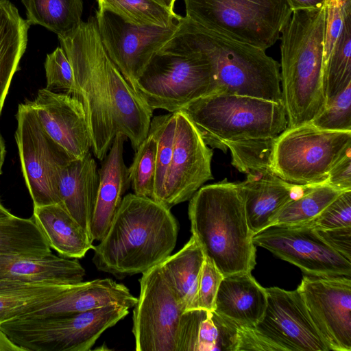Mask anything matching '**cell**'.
Instances as JSON below:
<instances>
[{
  "mask_svg": "<svg viewBox=\"0 0 351 351\" xmlns=\"http://www.w3.org/2000/svg\"><path fill=\"white\" fill-rule=\"evenodd\" d=\"M58 38L73 69V96L84 106L95 156L101 161L118 134L125 136L136 151L148 134L154 110L108 57L95 17Z\"/></svg>",
  "mask_w": 351,
  "mask_h": 351,
  "instance_id": "obj_1",
  "label": "cell"
},
{
  "mask_svg": "<svg viewBox=\"0 0 351 351\" xmlns=\"http://www.w3.org/2000/svg\"><path fill=\"white\" fill-rule=\"evenodd\" d=\"M178 222L170 211L151 198L123 197L93 262L99 271L118 278L143 274L160 264L173 250Z\"/></svg>",
  "mask_w": 351,
  "mask_h": 351,
  "instance_id": "obj_2",
  "label": "cell"
},
{
  "mask_svg": "<svg viewBox=\"0 0 351 351\" xmlns=\"http://www.w3.org/2000/svg\"><path fill=\"white\" fill-rule=\"evenodd\" d=\"M161 49L199 52L208 60L215 93L248 96L282 104L280 64L265 50L208 29L182 16Z\"/></svg>",
  "mask_w": 351,
  "mask_h": 351,
  "instance_id": "obj_3",
  "label": "cell"
},
{
  "mask_svg": "<svg viewBox=\"0 0 351 351\" xmlns=\"http://www.w3.org/2000/svg\"><path fill=\"white\" fill-rule=\"evenodd\" d=\"M326 2L292 11L280 30L282 104L288 125L310 123L326 107L323 45Z\"/></svg>",
  "mask_w": 351,
  "mask_h": 351,
  "instance_id": "obj_4",
  "label": "cell"
},
{
  "mask_svg": "<svg viewBox=\"0 0 351 351\" xmlns=\"http://www.w3.org/2000/svg\"><path fill=\"white\" fill-rule=\"evenodd\" d=\"M192 235L224 276L252 273L256 247L237 182H221L200 187L189 199Z\"/></svg>",
  "mask_w": 351,
  "mask_h": 351,
  "instance_id": "obj_5",
  "label": "cell"
},
{
  "mask_svg": "<svg viewBox=\"0 0 351 351\" xmlns=\"http://www.w3.org/2000/svg\"><path fill=\"white\" fill-rule=\"evenodd\" d=\"M180 110L208 146L225 153L228 142L276 137L288 125L283 104L233 94L206 95Z\"/></svg>",
  "mask_w": 351,
  "mask_h": 351,
  "instance_id": "obj_6",
  "label": "cell"
},
{
  "mask_svg": "<svg viewBox=\"0 0 351 351\" xmlns=\"http://www.w3.org/2000/svg\"><path fill=\"white\" fill-rule=\"evenodd\" d=\"M128 313V308L114 304L67 315L23 316L0 328L26 351H89Z\"/></svg>",
  "mask_w": 351,
  "mask_h": 351,
  "instance_id": "obj_7",
  "label": "cell"
},
{
  "mask_svg": "<svg viewBox=\"0 0 351 351\" xmlns=\"http://www.w3.org/2000/svg\"><path fill=\"white\" fill-rule=\"evenodd\" d=\"M134 90L152 110L175 112L199 97L215 93L216 86L204 55L160 49L137 80Z\"/></svg>",
  "mask_w": 351,
  "mask_h": 351,
  "instance_id": "obj_8",
  "label": "cell"
},
{
  "mask_svg": "<svg viewBox=\"0 0 351 351\" xmlns=\"http://www.w3.org/2000/svg\"><path fill=\"white\" fill-rule=\"evenodd\" d=\"M187 18L235 40L266 50L292 13L287 0H184Z\"/></svg>",
  "mask_w": 351,
  "mask_h": 351,
  "instance_id": "obj_9",
  "label": "cell"
},
{
  "mask_svg": "<svg viewBox=\"0 0 351 351\" xmlns=\"http://www.w3.org/2000/svg\"><path fill=\"white\" fill-rule=\"evenodd\" d=\"M351 131H330L311 123L287 127L276 137L272 168L299 186L324 183L335 164L351 150Z\"/></svg>",
  "mask_w": 351,
  "mask_h": 351,
  "instance_id": "obj_10",
  "label": "cell"
},
{
  "mask_svg": "<svg viewBox=\"0 0 351 351\" xmlns=\"http://www.w3.org/2000/svg\"><path fill=\"white\" fill-rule=\"evenodd\" d=\"M15 139L34 206L60 203L61 169L73 158L46 132L29 101L19 105Z\"/></svg>",
  "mask_w": 351,
  "mask_h": 351,
  "instance_id": "obj_11",
  "label": "cell"
},
{
  "mask_svg": "<svg viewBox=\"0 0 351 351\" xmlns=\"http://www.w3.org/2000/svg\"><path fill=\"white\" fill-rule=\"evenodd\" d=\"M140 294L133 310L136 351H177L184 306L159 265L142 274Z\"/></svg>",
  "mask_w": 351,
  "mask_h": 351,
  "instance_id": "obj_12",
  "label": "cell"
},
{
  "mask_svg": "<svg viewBox=\"0 0 351 351\" xmlns=\"http://www.w3.org/2000/svg\"><path fill=\"white\" fill-rule=\"evenodd\" d=\"M252 241L295 265L307 276L351 278V261L330 246L311 222L274 224L254 234Z\"/></svg>",
  "mask_w": 351,
  "mask_h": 351,
  "instance_id": "obj_13",
  "label": "cell"
},
{
  "mask_svg": "<svg viewBox=\"0 0 351 351\" xmlns=\"http://www.w3.org/2000/svg\"><path fill=\"white\" fill-rule=\"evenodd\" d=\"M95 19L108 57L134 89L150 60L174 35L179 23L167 27L136 25L103 8H98Z\"/></svg>",
  "mask_w": 351,
  "mask_h": 351,
  "instance_id": "obj_14",
  "label": "cell"
},
{
  "mask_svg": "<svg viewBox=\"0 0 351 351\" xmlns=\"http://www.w3.org/2000/svg\"><path fill=\"white\" fill-rule=\"evenodd\" d=\"M267 304L262 319L254 326L280 351H330L313 324L300 292L265 288Z\"/></svg>",
  "mask_w": 351,
  "mask_h": 351,
  "instance_id": "obj_15",
  "label": "cell"
},
{
  "mask_svg": "<svg viewBox=\"0 0 351 351\" xmlns=\"http://www.w3.org/2000/svg\"><path fill=\"white\" fill-rule=\"evenodd\" d=\"M176 114L173 154L158 203L168 209L189 200L204 183L213 178L212 149L183 112L178 110Z\"/></svg>",
  "mask_w": 351,
  "mask_h": 351,
  "instance_id": "obj_16",
  "label": "cell"
},
{
  "mask_svg": "<svg viewBox=\"0 0 351 351\" xmlns=\"http://www.w3.org/2000/svg\"><path fill=\"white\" fill-rule=\"evenodd\" d=\"M298 289L330 350L351 351V278L306 275Z\"/></svg>",
  "mask_w": 351,
  "mask_h": 351,
  "instance_id": "obj_17",
  "label": "cell"
},
{
  "mask_svg": "<svg viewBox=\"0 0 351 351\" xmlns=\"http://www.w3.org/2000/svg\"><path fill=\"white\" fill-rule=\"evenodd\" d=\"M29 102L46 132L73 158H82L90 152L86 115L77 97L45 88Z\"/></svg>",
  "mask_w": 351,
  "mask_h": 351,
  "instance_id": "obj_18",
  "label": "cell"
},
{
  "mask_svg": "<svg viewBox=\"0 0 351 351\" xmlns=\"http://www.w3.org/2000/svg\"><path fill=\"white\" fill-rule=\"evenodd\" d=\"M237 184L253 235L273 226L282 208L301 194L306 186L289 183L273 170L249 173Z\"/></svg>",
  "mask_w": 351,
  "mask_h": 351,
  "instance_id": "obj_19",
  "label": "cell"
},
{
  "mask_svg": "<svg viewBox=\"0 0 351 351\" xmlns=\"http://www.w3.org/2000/svg\"><path fill=\"white\" fill-rule=\"evenodd\" d=\"M127 138L118 134L98 169L99 185L91 226L90 238L100 241L106 234L130 182L123 159Z\"/></svg>",
  "mask_w": 351,
  "mask_h": 351,
  "instance_id": "obj_20",
  "label": "cell"
},
{
  "mask_svg": "<svg viewBox=\"0 0 351 351\" xmlns=\"http://www.w3.org/2000/svg\"><path fill=\"white\" fill-rule=\"evenodd\" d=\"M136 302L123 284L110 278L95 279L69 284L58 300L24 316L67 315L114 304L130 308Z\"/></svg>",
  "mask_w": 351,
  "mask_h": 351,
  "instance_id": "obj_21",
  "label": "cell"
},
{
  "mask_svg": "<svg viewBox=\"0 0 351 351\" xmlns=\"http://www.w3.org/2000/svg\"><path fill=\"white\" fill-rule=\"evenodd\" d=\"M98 185L97 164L90 152L82 158L73 159L60 172L58 182L59 204L90 237Z\"/></svg>",
  "mask_w": 351,
  "mask_h": 351,
  "instance_id": "obj_22",
  "label": "cell"
},
{
  "mask_svg": "<svg viewBox=\"0 0 351 351\" xmlns=\"http://www.w3.org/2000/svg\"><path fill=\"white\" fill-rule=\"evenodd\" d=\"M238 326L215 311H184L179 326L177 351H237Z\"/></svg>",
  "mask_w": 351,
  "mask_h": 351,
  "instance_id": "obj_23",
  "label": "cell"
},
{
  "mask_svg": "<svg viewBox=\"0 0 351 351\" xmlns=\"http://www.w3.org/2000/svg\"><path fill=\"white\" fill-rule=\"evenodd\" d=\"M267 304L265 288L251 273H237L223 276L214 311L240 326L254 327L262 319Z\"/></svg>",
  "mask_w": 351,
  "mask_h": 351,
  "instance_id": "obj_24",
  "label": "cell"
},
{
  "mask_svg": "<svg viewBox=\"0 0 351 351\" xmlns=\"http://www.w3.org/2000/svg\"><path fill=\"white\" fill-rule=\"evenodd\" d=\"M85 269L77 260L51 254L35 257L0 254V280L25 283L74 284L83 281Z\"/></svg>",
  "mask_w": 351,
  "mask_h": 351,
  "instance_id": "obj_25",
  "label": "cell"
},
{
  "mask_svg": "<svg viewBox=\"0 0 351 351\" xmlns=\"http://www.w3.org/2000/svg\"><path fill=\"white\" fill-rule=\"evenodd\" d=\"M32 217L51 248L64 257L82 258L93 248L89 234L60 204L34 206Z\"/></svg>",
  "mask_w": 351,
  "mask_h": 351,
  "instance_id": "obj_26",
  "label": "cell"
},
{
  "mask_svg": "<svg viewBox=\"0 0 351 351\" xmlns=\"http://www.w3.org/2000/svg\"><path fill=\"white\" fill-rule=\"evenodd\" d=\"M30 24L9 0H0V115L27 45Z\"/></svg>",
  "mask_w": 351,
  "mask_h": 351,
  "instance_id": "obj_27",
  "label": "cell"
},
{
  "mask_svg": "<svg viewBox=\"0 0 351 351\" xmlns=\"http://www.w3.org/2000/svg\"><path fill=\"white\" fill-rule=\"evenodd\" d=\"M204 259L202 249L192 235L181 250L169 255L159 264L163 275L185 311L195 309L196 296Z\"/></svg>",
  "mask_w": 351,
  "mask_h": 351,
  "instance_id": "obj_28",
  "label": "cell"
},
{
  "mask_svg": "<svg viewBox=\"0 0 351 351\" xmlns=\"http://www.w3.org/2000/svg\"><path fill=\"white\" fill-rule=\"evenodd\" d=\"M30 25H41L63 37L75 31L81 23L82 0H21Z\"/></svg>",
  "mask_w": 351,
  "mask_h": 351,
  "instance_id": "obj_29",
  "label": "cell"
},
{
  "mask_svg": "<svg viewBox=\"0 0 351 351\" xmlns=\"http://www.w3.org/2000/svg\"><path fill=\"white\" fill-rule=\"evenodd\" d=\"M0 254L45 257L51 248L33 217L12 216L0 219Z\"/></svg>",
  "mask_w": 351,
  "mask_h": 351,
  "instance_id": "obj_30",
  "label": "cell"
},
{
  "mask_svg": "<svg viewBox=\"0 0 351 351\" xmlns=\"http://www.w3.org/2000/svg\"><path fill=\"white\" fill-rule=\"evenodd\" d=\"M68 285L38 283L0 293V324L51 304L62 295Z\"/></svg>",
  "mask_w": 351,
  "mask_h": 351,
  "instance_id": "obj_31",
  "label": "cell"
},
{
  "mask_svg": "<svg viewBox=\"0 0 351 351\" xmlns=\"http://www.w3.org/2000/svg\"><path fill=\"white\" fill-rule=\"evenodd\" d=\"M343 7L345 13L343 30L334 51L324 64L326 104L351 84V1L343 4Z\"/></svg>",
  "mask_w": 351,
  "mask_h": 351,
  "instance_id": "obj_32",
  "label": "cell"
},
{
  "mask_svg": "<svg viewBox=\"0 0 351 351\" xmlns=\"http://www.w3.org/2000/svg\"><path fill=\"white\" fill-rule=\"evenodd\" d=\"M342 192L324 182L306 185L301 194L291 199L282 208L274 224L310 223Z\"/></svg>",
  "mask_w": 351,
  "mask_h": 351,
  "instance_id": "obj_33",
  "label": "cell"
},
{
  "mask_svg": "<svg viewBox=\"0 0 351 351\" xmlns=\"http://www.w3.org/2000/svg\"><path fill=\"white\" fill-rule=\"evenodd\" d=\"M97 2L98 8L108 10L136 25L167 27L182 17L156 0H97Z\"/></svg>",
  "mask_w": 351,
  "mask_h": 351,
  "instance_id": "obj_34",
  "label": "cell"
},
{
  "mask_svg": "<svg viewBox=\"0 0 351 351\" xmlns=\"http://www.w3.org/2000/svg\"><path fill=\"white\" fill-rule=\"evenodd\" d=\"M176 114L169 112L166 114L152 117L148 133L152 134L157 143L156 169L153 199L159 203L173 154Z\"/></svg>",
  "mask_w": 351,
  "mask_h": 351,
  "instance_id": "obj_35",
  "label": "cell"
},
{
  "mask_svg": "<svg viewBox=\"0 0 351 351\" xmlns=\"http://www.w3.org/2000/svg\"><path fill=\"white\" fill-rule=\"evenodd\" d=\"M276 137L228 142L231 164L240 172L249 173L273 170L272 153ZM274 171V170H273Z\"/></svg>",
  "mask_w": 351,
  "mask_h": 351,
  "instance_id": "obj_36",
  "label": "cell"
},
{
  "mask_svg": "<svg viewBox=\"0 0 351 351\" xmlns=\"http://www.w3.org/2000/svg\"><path fill=\"white\" fill-rule=\"evenodd\" d=\"M157 143L147 134L136 150L128 168L130 185L136 195L153 199L156 169Z\"/></svg>",
  "mask_w": 351,
  "mask_h": 351,
  "instance_id": "obj_37",
  "label": "cell"
},
{
  "mask_svg": "<svg viewBox=\"0 0 351 351\" xmlns=\"http://www.w3.org/2000/svg\"><path fill=\"white\" fill-rule=\"evenodd\" d=\"M310 123L322 130L351 131V84L328 103Z\"/></svg>",
  "mask_w": 351,
  "mask_h": 351,
  "instance_id": "obj_38",
  "label": "cell"
},
{
  "mask_svg": "<svg viewBox=\"0 0 351 351\" xmlns=\"http://www.w3.org/2000/svg\"><path fill=\"white\" fill-rule=\"evenodd\" d=\"M47 88L61 90L73 96L75 91L74 75L71 64L61 47L47 55L45 61Z\"/></svg>",
  "mask_w": 351,
  "mask_h": 351,
  "instance_id": "obj_39",
  "label": "cell"
},
{
  "mask_svg": "<svg viewBox=\"0 0 351 351\" xmlns=\"http://www.w3.org/2000/svg\"><path fill=\"white\" fill-rule=\"evenodd\" d=\"M311 223L321 230L351 226V190L342 192Z\"/></svg>",
  "mask_w": 351,
  "mask_h": 351,
  "instance_id": "obj_40",
  "label": "cell"
},
{
  "mask_svg": "<svg viewBox=\"0 0 351 351\" xmlns=\"http://www.w3.org/2000/svg\"><path fill=\"white\" fill-rule=\"evenodd\" d=\"M223 275L212 261L205 256L202 265L195 301V309L214 311L215 299Z\"/></svg>",
  "mask_w": 351,
  "mask_h": 351,
  "instance_id": "obj_41",
  "label": "cell"
},
{
  "mask_svg": "<svg viewBox=\"0 0 351 351\" xmlns=\"http://www.w3.org/2000/svg\"><path fill=\"white\" fill-rule=\"evenodd\" d=\"M280 351L274 344L261 336L254 327L239 325L237 351Z\"/></svg>",
  "mask_w": 351,
  "mask_h": 351,
  "instance_id": "obj_42",
  "label": "cell"
},
{
  "mask_svg": "<svg viewBox=\"0 0 351 351\" xmlns=\"http://www.w3.org/2000/svg\"><path fill=\"white\" fill-rule=\"evenodd\" d=\"M315 229L330 246L351 261V226L330 230Z\"/></svg>",
  "mask_w": 351,
  "mask_h": 351,
  "instance_id": "obj_43",
  "label": "cell"
},
{
  "mask_svg": "<svg viewBox=\"0 0 351 351\" xmlns=\"http://www.w3.org/2000/svg\"><path fill=\"white\" fill-rule=\"evenodd\" d=\"M351 150L331 168L324 183L341 191L351 190Z\"/></svg>",
  "mask_w": 351,
  "mask_h": 351,
  "instance_id": "obj_44",
  "label": "cell"
},
{
  "mask_svg": "<svg viewBox=\"0 0 351 351\" xmlns=\"http://www.w3.org/2000/svg\"><path fill=\"white\" fill-rule=\"evenodd\" d=\"M292 11L319 8L324 5L326 0H287Z\"/></svg>",
  "mask_w": 351,
  "mask_h": 351,
  "instance_id": "obj_45",
  "label": "cell"
},
{
  "mask_svg": "<svg viewBox=\"0 0 351 351\" xmlns=\"http://www.w3.org/2000/svg\"><path fill=\"white\" fill-rule=\"evenodd\" d=\"M0 351H26L15 343L5 332L0 328Z\"/></svg>",
  "mask_w": 351,
  "mask_h": 351,
  "instance_id": "obj_46",
  "label": "cell"
},
{
  "mask_svg": "<svg viewBox=\"0 0 351 351\" xmlns=\"http://www.w3.org/2000/svg\"><path fill=\"white\" fill-rule=\"evenodd\" d=\"M38 283H25L19 281L0 280V293L11 290L27 287Z\"/></svg>",
  "mask_w": 351,
  "mask_h": 351,
  "instance_id": "obj_47",
  "label": "cell"
},
{
  "mask_svg": "<svg viewBox=\"0 0 351 351\" xmlns=\"http://www.w3.org/2000/svg\"><path fill=\"white\" fill-rule=\"evenodd\" d=\"M5 143L0 134V175L2 173V167L5 160Z\"/></svg>",
  "mask_w": 351,
  "mask_h": 351,
  "instance_id": "obj_48",
  "label": "cell"
},
{
  "mask_svg": "<svg viewBox=\"0 0 351 351\" xmlns=\"http://www.w3.org/2000/svg\"><path fill=\"white\" fill-rule=\"evenodd\" d=\"M171 11L174 12V6L177 0H156Z\"/></svg>",
  "mask_w": 351,
  "mask_h": 351,
  "instance_id": "obj_49",
  "label": "cell"
},
{
  "mask_svg": "<svg viewBox=\"0 0 351 351\" xmlns=\"http://www.w3.org/2000/svg\"><path fill=\"white\" fill-rule=\"evenodd\" d=\"M12 215V214L3 206L0 201V219L9 217Z\"/></svg>",
  "mask_w": 351,
  "mask_h": 351,
  "instance_id": "obj_50",
  "label": "cell"
},
{
  "mask_svg": "<svg viewBox=\"0 0 351 351\" xmlns=\"http://www.w3.org/2000/svg\"><path fill=\"white\" fill-rule=\"evenodd\" d=\"M339 1L341 3V4H344L345 3H346L347 1H350V0H339Z\"/></svg>",
  "mask_w": 351,
  "mask_h": 351,
  "instance_id": "obj_51",
  "label": "cell"
}]
</instances>
